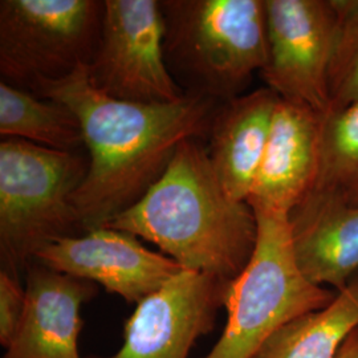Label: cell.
<instances>
[{"mask_svg": "<svg viewBox=\"0 0 358 358\" xmlns=\"http://www.w3.org/2000/svg\"><path fill=\"white\" fill-rule=\"evenodd\" d=\"M32 93L64 103L81 122L90 166L72 202L85 234L106 227L143 198L183 142L206 141L220 105L198 94L170 103L115 100L92 85L87 66Z\"/></svg>", "mask_w": 358, "mask_h": 358, "instance_id": "cell-1", "label": "cell"}, {"mask_svg": "<svg viewBox=\"0 0 358 358\" xmlns=\"http://www.w3.org/2000/svg\"><path fill=\"white\" fill-rule=\"evenodd\" d=\"M106 227L152 242L185 271L224 282L241 275L257 239L254 208L224 190L205 140L183 142L164 176Z\"/></svg>", "mask_w": 358, "mask_h": 358, "instance_id": "cell-2", "label": "cell"}, {"mask_svg": "<svg viewBox=\"0 0 358 358\" xmlns=\"http://www.w3.org/2000/svg\"><path fill=\"white\" fill-rule=\"evenodd\" d=\"M169 72L186 94L224 103L267 62L264 0H159Z\"/></svg>", "mask_w": 358, "mask_h": 358, "instance_id": "cell-3", "label": "cell"}, {"mask_svg": "<svg viewBox=\"0 0 358 358\" xmlns=\"http://www.w3.org/2000/svg\"><path fill=\"white\" fill-rule=\"evenodd\" d=\"M84 152L68 153L31 142H0V255L19 279L50 244L85 234L73 195L88 173Z\"/></svg>", "mask_w": 358, "mask_h": 358, "instance_id": "cell-4", "label": "cell"}, {"mask_svg": "<svg viewBox=\"0 0 358 358\" xmlns=\"http://www.w3.org/2000/svg\"><path fill=\"white\" fill-rule=\"evenodd\" d=\"M255 250L229 284L222 337L205 358H252L282 325L329 306L336 292L309 282L296 262L288 213L252 207Z\"/></svg>", "mask_w": 358, "mask_h": 358, "instance_id": "cell-5", "label": "cell"}, {"mask_svg": "<svg viewBox=\"0 0 358 358\" xmlns=\"http://www.w3.org/2000/svg\"><path fill=\"white\" fill-rule=\"evenodd\" d=\"M103 13V0H1V81L32 92L88 66Z\"/></svg>", "mask_w": 358, "mask_h": 358, "instance_id": "cell-6", "label": "cell"}, {"mask_svg": "<svg viewBox=\"0 0 358 358\" xmlns=\"http://www.w3.org/2000/svg\"><path fill=\"white\" fill-rule=\"evenodd\" d=\"M159 0H103V23L87 72L92 85L115 100L170 103L186 93L169 72Z\"/></svg>", "mask_w": 358, "mask_h": 358, "instance_id": "cell-7", "label": "cell"}, {"mask_svg": "<svg viewBox=\"0 0 358 358\" xmlns=\"http://www.w3.org/2000/svg\"><path fill=\"white\" fill-rule=\"evenodd\" d=\"M267 62L260 71L282 100L324 115L329 110V68L338 28L333 0H264Z\"/></svg>", "mask_w": 358, "mask_h": 358, "instance_id": "cell-8", "label": "cell"}, {"mask_svg": "<svg viewBox=\"0 0 358 358\" xmlns=\"http://www.w3.org/2000/svg\"><path fill=\"white\" fill-rule=\"evenodd\" d=\"M229 284L182 271L137 306L125 325L121 349L96 358H189L194 343L213 331Z\"/></svg>", "mask_w": 358, "mask_h": 358, "instance_id": "cell-9", "label": "cell"}, {"mask_svg": "<svg viewBox=\"0 0 358 358\" xmlns=\"http://www.w3.org/2000/svg\"><path fill=\"white\" fill-rule=\"evenodd\" d=\"M35 260L100 284L108 292L137 306L185 271L169 256L143 247L137 236L110 227L59 239L44 247Z\"/></svg>", "mask_w": 358, "mask_h": 358, "instance_id": "cell-10", "label": "cell"}, {"mask_svg": "<svg viewBox=\"0 0 358 358\" xmlns=\"http://www.w3.org/2000/svg\"><path fill=\"white\" fill-rule=\"evenodd\" d=\"M322 115L280 99L251 194V207L289 213L315 186L320 166Z\"/></svg>", "mask_w": 358, "mask_h": 358, "instance_id": "cell-11", "label": "cell"}, {"mask_svg": "<svg viewBox=\"0 0 358 358\" xmlns=\"http://www.w3.org/2000/svg\"><path fill=\"white\" fill-rule=\"evenodd\" d=\"M26 273L24 317L3 358H81V307L97 294L96 284L36 260Z\"/></svg>", "mask_w": 358, "mask_h": 358, "instance_id": "cell-12", "label": "cell"}, {"mask_svg": "<svg viewBox=\"0 0 358 358\" xmlns=\"http://www.w3.org/2000/svg\"><path fill=\"white\" fill-rule=\"evenodd\" d=\"M299 267L315 285L340 292L358 275V206L312 192L288 213Z\"/></svg>", "mask_w": 358, "mask_h": 358, "instance_id": "cell-13", "label": "cell"}, {"mask_svg": "<svg viewBox=\"0 0 358 358\" xmlns=\"http://www.w3.org/2000/svg\"><path fill=\"white\" fill-rule=\"evenodd\" d=\"M280 97L269 88L220 103L206 138L210 162L235 201L248 199Z\"/></svg>", "mask_w": 358, "mask_h": 358, "instance_id": "cell-14", "label": "cell"}, {"mask_svg": "<svg viewBox=\"0 0 358 358\" xmlns=\"http://www.w3.org/2000/svg\"><path fill=\"white\" fill-rule=\"evenodd\" d=\"M358 328V275L329 306L282 325L252 358H336Z\"/></svg>", "mask_w": 358, "mask_h": 358, "instance_id": "cell-15", "label": "cell"}, {"mask_svg": "<svg viewBox=\"0 0 358 358\" xmlns=\"http://www.w3.org/2000/svg\"><path fill=\"white\" fill-rule=\"evenodd\" d=\"M0 134L57 152H84L83 127L64 103L0 81Z\"/></svg>", "mask_w": 358, "mask_h": 358, "instance_id": "cell-16", "label": "cell"}, {"mask_svg": "<svg viewBox=\"0 0 358 358\" xmlns=\"http://www.w3.org/2000/svg\"><path fill=\"white\" fill-rule=\"evenodd\" d=\"M312 190L358 206V103L322 115L320 166Z\"/></svg>", "mask_w": 358, "mask_h": 358, "instance_id": "cell-17", "label": "cell"}, {"mask_svg": "<svg viewBox=\"0 0 358 358\" xmlns=\"http://www.w3.org/2000/svg\"><path fill=\"white\" fill-rule=\"evenodd\" d=\"M333 1L338 13V28L328 90L329 110H338L358 103V0Z\"/></svg>", "mask_w": 358, "mask_h": 358, "instance_id": "cell-18", "label": "cell"}, {"mask_svg": "<svg viewBox=\"0 0 358 358\" xmlns=\"http://www.w3.org/2000/svg\"><path fill=\"white\" fill-rule=\"evenodd\" d=\"M26 310V289L7 271H0V343L6 349L13 344Z\"/></svg>", "mask_w": 358, "mask_h": 358, "instance_id": "cell-19", "label": "cell"}, {"mask_svg": "<svg viewBox=\"0 0 358 358\" xmlns=\"http://www.w3.org/2000/svg\"><path fill=\"white\" fill-rule=\"evenodd\" d=\"M336 358H358V328L348 336Z\"/></svg>", "mask_w": 358, "mask_h": 358, "instance_id": "cell-20", "label": "cell"}]
</instances>
